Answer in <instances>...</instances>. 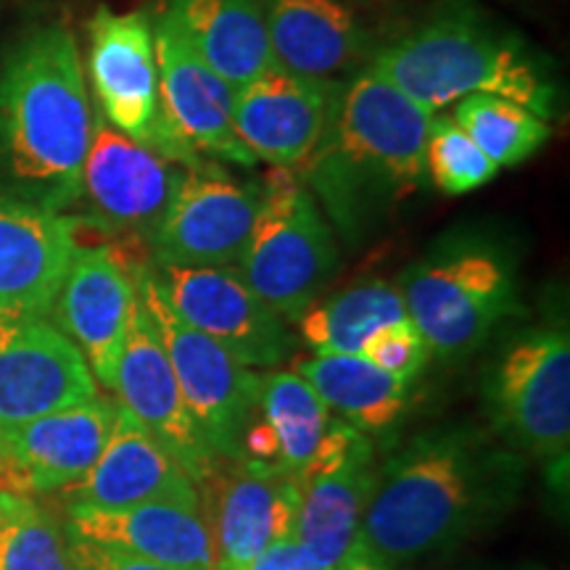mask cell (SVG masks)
<instances>
[{
    "label": "cell",
    "mask_w": 570,
    "mask_h": 570,
    "mask_svg": "<svg viewBox=\"0 0 570 570\" xmlns=\"http://www.w3.org/2000/svg\"><path fill=\"white\" fill-rule=\"evenodd\" d=\"M185 40L233 90L275 67L259 0H167Z\"/></svg>",
    "instance_id": "d4e9b609"
},
{
    "label": "cell",
    "mask_w": 570,
    "mask_h": 570,
    "mask_svg": "<svg viewBox=\"0 0 570 570\" xmlns=\"http://www.w3.org/2000/svg\"><path fill=\"white\" fill-rule=\"evenodd\" d=\"M69 539V552L71 562H75V570H177L169 566H161V562L146 560L140 554L114 550V547L92 544V541L82 539Z\"/></svg>",
    "instance_id": "d6a6232c"
},
{
    "label": "cell",
    "mask_w": 570,
    "mask_h": 570,
    "mask_svg": "<svg viewBox=\"0 0 570 570\" xmlns=\"http://www.w3.org/2000/svg\"><path fill=\"white\" fill-rule=\"evenodd\" d=\"M63 494L69 508L82 510H127L151 502L202 510L196 483L125 407L117 410L101 458Z\"/></svg>",
    "instance_id": "7402d4cb"
},
{
    "label": "cell",
    "mask_w": 570,
    "mask_h": 570,
    "mask_svg": "<svg viewBox=\"0 0 570 570\" xmlns=\"http://www.w3.org/2000/svg\"><path fill=\"white\" fill-rule=\"evenodd\" d=\"M202 483V510H206L217 570H248L256 554L273 541L294 533L298 510L296 479L281 470L223 460Z\"/></svg>",
    "instance_id": "d6986e66"
},
{
    "label": "cell",
    "mask_w": 570,
    "mask_h": 570,
    "mask_svg": "<svg viewBox=\"0 0 570 570\" xmlns=\"http://www.w3.org/2000/svg\"><path fill=\"white\" fill-rule=\"evenodd\" d=\"M499 167L452 114H433L425 138V180L446 196H465L494 180Z\"/></svg>",
    "instance_id": "4dcf8cb0"
},
{
    "label": "cell",
    "mask_w": 570,
    "mask_h": 570,
    "mask_svg": "<svg viewBox=\"0 0 570 570\" xmlns=\"http://www.w3.org/2000/svg\"><path fill=\"white\" fill-rule=\"evenodd\" d=\"M238 273L283 323H298L336 277V238L294 169L262 177V209Z\"/></svg>",
    "instance_id": "5b68a950"
},
{
    "label": "cell",
    "mask_w": 570,
    "mask_h": 570,
    "mask_svg": "<svg viewBox=\"0 0 570 570\" xmlns=\"http://www.w3.org/2000/svg\"><path fill=\"white\" fill-rule=\"evenodd\" d=\"M67 537L140 554L177 570H217L214 539L202 510L138 504L127 510L69 508Z\"/></svg>",
    "instance_id": "603a6c76"
},
{
    "label": "cell",
    "mask_w": 570,
    "mask_h": 570,
    "mask_svg": "<svg viewBox=\"0 0 570 570\" xmlns=\"http://www.w3.org/2000/svg\"><path fill=\"white\" fill-rule=\"evenodd\" d=\"M77 246L80 219L0 194V315H51Z\"/></svg>",
    "instance_id": "44dd1931"
},
{
    "label": "cell",
    "mask_w": 570,
    "mask_h": 570,
    "mask_svg": "<svg viewBox=\"0 0 570 570\" xmlns=\"http://www.w3.org/2000/svg\"><path fill=\"white\" fill-rule=\"evenodd\" d=\"M333 570H389V566H383V562L370 558V554L362 552L360 547H352V550L346 552V558L341 560Z\"/></svg>",
    "instance_id": "e575fe53"
},
{
    "label": "cell",
    "mask_w": 570,
    "mask_h": 570,
    "mask_svg": "<svg viewBox=\"0 0 570 570\" xmlns=\"http://www.w3.org/2000/svg\"><path fill=\"white\" fill-rule=\"evenodd\" d=\"M294 373L309 383L327 410L362 433L386 431L407 404V383L383 373L362 354H315L296 360Z\"/></svg>",
    "instance_id": "484cf974"
},
{
    "label": "cell",
    "mask_w": 570,
    "mask_h": 570,
    "mask_svg": "<svg viewBox=\"0 0 570 570\" xmlns=\"http://www.w3.org/2000/svg\"><path fill=\"white\" fill-rule=\"evenodd\" d=\"M0 570H75L67 531L30 494L0 491Z\"/></svg>",
    "instance_id": "f546056e"
},
{
    "label": "cell",
    "mask_w": 570,
    "mask_h": 570,
    "mask_svg": "<svg viewBox=\"0 0 570 570\" xmlns=\"http://www.w3.org/2000/svg\"><path fill=\"white\" fill-rule=\"evenodd\" d=\"M173 309L246 367H275L294 354L285 323L235 267H156Z\"/></svg>",
    "instance_id": "5bb4252c"
},
{
    "label": "cell",
    "mask_w": 570,
    "mask_h": 570,
    "mask_svg": "<svg viewBox=\"0 0 570 570\" xmlns=\"http://www.w3.org/2000/svg\"><path fill=\"white\" fill-rule=\"evenodd\" d=\"M338 80H315L275 63L235 90L233 127L256 161L296 169L315 154L336 114Z\"/></svg>",
    "instance_id": "ac0fdd59"
},
{
    "label": "cell",
    "mask_w": 570,
    "mask_h": 570,
    "mask_svg": "<svg viewBox=\"0 0 570 570\" xmlns=\"http://www.w3.org/2000/svg\"><path fill=\"white\" fill-rule=\"evenodd\" d=\"M135 283L204 444L217 460H238L240 441L259 404L262 375L177 315L156 283L154 265L142 267Z\"/></svg>",
    "instance_id": "52a82bcc"
},
{
    "label": "cell",
    "mask_w": 570,
    "mask_h": 570,
    "mask_svg": "<svg viewBox=\"0 0 570 570\" xmlns=\"http://www.w3.org/2000/svg\"><path fill=\"white\" fill-rule=\"evenodd\" d=\"M151 24L159 101L167 125L202 159L252 167L256 159L233 127L235 90L190 48L167 6Z\"/></svg>",
    "instance_id": "2e32d148"
},
{
    "label": "cell",
    "mask_w": 570,
    "mask_h": 570,
    "mask_svg": "<svg viewBox=\"0 0 570 570\" xmlns=\"http://www.w3.org/2000/svg\"><path fill=\"white\" fill-rule=\"evenodd\" d=\"M404 317L396 283L365 281L312 304L296 325L315 354H360L375 331Z\"/></svg>",
    "instance_id": "4316f807"
},
{
    "label": "cell",
    "mask_w": 570,
    "mask_h": 570,
    "mask_svg": "<svg viewBox=\"0 0 570 570\" xmlns=\"http://www.w3.org/2000/svg\"><path fill=\"white\" fill-rule=\"evenodd\" d=\"M88 75L101 117L114 130L167 161L196 167V156L167 125L159 101L154 24L146 11L117 13L101 6L88 24Z\"/></svg>",
    "instance_id": "ba28073f"
},
{
    "label": "cell",
    "mask_w": 570,
    "mask_h": 570,
    "mask_svg": "<svg viewBox=\"0 0 570 570\" xmlns=\"http://www.w3.org/2000/svg\"><path fill=\"white\" fill-rule=\"evenodd\" d=\"M114 391L125 407L156 439L196 487H202L217 458L204 444L177 386L175 370L156 333V325L140 296L135 298L127 323L125 346L119 354Z\"/></svg>",
    "instance_id": "e0dca14e"
},
{
    "label": "cell",
    "mask_w": 570,
    "mask_h": 570,
    "mask_svg": "<svg viewBox=\"0 0 570 570\" xmlns=\"http://www.w3.org/2000/svg\"><path fill=\"white\" fill-rule=\"evenodd\" d=\"M185 167L167 161L92 114V135L82 164L77 204L85 202L88 223L122 235L125 244L151 238Z\"/></svg>",
    "instance_id": "8fae6325"
},
{
    "label": "cell",
    "mask_w": 570,
    "mask_h": 570,
    "mask_svg": "<svg viewBox=\"0 0 570 570\" xmlns=\"http://www.w3.org/2000/svg\"><path fill=\"white\" fill-rule=\"evenodd\" d=\"M497 431L512 449L566 468L570 449V341L541 327L515 341L489 381Z\"/></svg>",
    "instance_id": "30bf717a"
},
{
    "label": "cell",
    "mask_w": 570,
    "mask_h": 570,
    "mask_svg": "<svg viewBox=\"0 0 570 570\" xmlns=\"http://www.w3.org/2000/svg\"><path fill=\"white\" fill-rule=\"evenodd\" d=\"M262 209V180H238L225 167H185L148 248L156 267H238Z\"/></svg>",
    "instance_id": "9c48e42d"
},
{
    "label": "cell",
    "mask_w": 570,
    "mask_h": 570,
    "mask_svg": "<svg viewBox=\"0 0 570 570\" xmlns=\"http://www.w3.org/2000/svg\"><path fill=\"white\" fill-rule=\"evenodd\" d=\"M373 475L370 439L346 423H331L317 452L298 470L294 537L320 570L336 568L354 547Z\"/></svg>",
    "instance_id": "7c38bea8"
},
{
    "label": "cell",
    "mask_w": 570,
    "mask_h": 570,
    "mask_svg": "<svg viewBox=\"0 0 570 570\" xmlns=\"http://www.w3.org/2000/svg\"><path fill=\"white\" fill-rule=\"evenodd\" d=\"M523 465L473 431L423 436L375 468L354 547L383 566L428 558L489 529L515 504Z\"/></svg>",
    "instance_id": "6da1fadb"
},
{
    "label": "cell",
    "mask_w": 570,
    "mask_h": 570,
    "mask_svg": "<svg viewBox=\"0 0 570 570\" xmlns=\"http://www.w3.org/2000/svg\"><path fill=\"white\" fill-rule=\"evenodd\" d=\"M98 396L88 362L46 317L0 315V431Z\"/></svg>",
    "instance_id": "9a60e30c"
},
{
    "label": "cell",
    "mask_w": 570,
    "mask_h": 570,
    "mask_svg": "<svg viewBox=\"0 0 570 570\" xmlns=\"http://www.w3.org/2000/svg\"><path fill=\"white\" fill-rule=\"evenodd\" d=\"M248 570H320L317 562L309 558V552L298 544L294 533L281 541H273L267 550L256 554Z\"/></svg>",
    "instance_id": "836d02e7"
},
{
    "label": "cell",
    "mask_w": 570,
    "mask_h": 570,
    "mask_svg": "<svg viewBox=\"0 0 570 570\" xmlns=\"http://www.w3.org/2000/svg\"><path fill=\"white\" fill-rule=\"evenodd\" d=\"M273 61L285 71L336 80L362 59L367 35L344 0H259Z\"/></svg>",
    "instance_id": "cb8c5ba5"
},
{
    "label": "cell",
    "mask_w": 570,
    "mask_h": 570,
    "mask_svg": "<svg viewBox=\"0 0 570 570\" xmlns=\"http://www.w3.org/2000/svg\"><path fill=\"white\" fill-rule=\"evenodd\" d=\"M360 354L373 362L375 367H381L383 373L396 377V381L410 383L425 367L431 352H428L425 338L420 336L415 323L404 317L399 323L383 325L381 331H375Z\"/></svg>",
    "instance_id": "1f68e13d"
},
{
    "label": "cell",
    "mask_w": 570,
    "mask_h": 570,
    "mask_svg": "<svg viewBox=\"0 0 570 570\" xmlns=\"http://www.w3.org/2000/svg\"><path fill=\"white\" fill-rule=\"evenodd\" d=\"M92 109L77 40L35 27L0 67V194L42 209L77 204Z\"/></svg>",
    "instance_id": "7a4b0ae2"
},
{
    "label": "cell",
    "mask_w": 570,
    "mask_h": 570,
    "mask_svg": "<svg viewBox=\"0 0 570 570\" xmlns=\"http://www.w3.org/2000/svg\"><path fill=\"white\" fill-rule=\"evenodd\" d=\"M256 412L273 428L281 470L296 479L298 470L312 460L320 441L325 439L333 423L331 410L320 402L302 375L294 370H275L262 375Z\"/></svg>",
    "instance_id": "83f0119b"
},
{
    "label": "cell",
    "mask_w": 570,
    "mask_h": 570,
    "mask_svg": "<svg viewBox=\"0 0 570 570\" xmlns=\"http://www.w3.org/2000/svg\"><path fill=\"white\" fill-rule=\"evenodd\" d=\"M396 288L428 352L441 360H460L479 348L518 302L512 267L487 246L428 256L404 269Z\"/></svg>",
    "instance_id": "8992f818"
},
{
    "label": "cell",
    "mask_w": 570,
    "mask_h": 570,
    "mask_svg": "<svg viewBox=\"0 0 570 570\" xmlns=\"http://www.w3.org/2000/svg\"><path fill=\"white\" fill-rule=\"evenodd\" d=\"M119 404H77L0 431V491L48 494L82 479L101 458Z\"/></svg>",
    "instance_id": "ffe728a7"
},
{
    "label": "cell",
    "mask_w": 570,
    "mask_h": 570,
    "mask_svg": "<svg viewBox=\"0 0 570 570\" xmlns=\"http://www.w3.org/2000/svg\"><path fill=\"white\" fill-rule=\"evenodd\" d=\"M433 111L362 69L341 90L336 114L315 154L296 175L348 227L383 202L425 183V138Z\"/></svg>",
    "instance_id": "3957f363"
},
{
    "label": "cell",
    "mask_w": 570,
    "mask_h": 570,
    "mask_svg": "<svg viewBox=\"0 0 570 570\" xmlns=\"http://www.w3.org/2000/svg\"><path fill=\"white\" fill-rule=\"evenodd\" d=\"M132 246H77L51 309L59 331L80 348L92 377L111 391L138 298L135 277L146 267L130 254Z\"/></svg>",
    "instance_id": "4fadbf2b"
},
{
    "label": "cell",
    "mask_w": 570,
    "mask_h": 570,
    "mask_svg": "<svg viewBox=\"0 0 570 570\" xmlns=\"http://www.w3.org/2000/svg\"><path fill=\"white\" fill-rule=\"evenodd\" d=\"M454 119L497 167H515L550 140L547 119L499 96H468L454 106Z\"/></svg>",
    "instance_id": "f1b7e54d"
},
{
    "label": "cell",
    "mask_w": 570,
    "mask_h": 570,
    "mask_svg": "<svg viewBox=\"0 0 570 570\" xmlns=\"http://www.w3.org/2000/svg\"><path fill=\"white\" fill-rule=\"evenodd\" d=\"M377 75L428 111L468 96H499L550 119L558 88L533 56L475 13L433 17L383 46L370 61Z\"/></svg>",
    "instance_id": "277c9868"
}]
</instances>
